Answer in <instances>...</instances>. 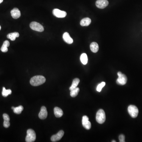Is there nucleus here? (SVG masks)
I'll return each instance as SVG.
<instances>
[{"mask_svg":"<svg viewBox=\"0 0 142 142\" xmlns=\"http://www.w3.org/2000/svg\"><path fill=\"white\" fill-rule=\"evenodd\" d=\"M46 79L44 76L42 75L35 76L32 77L30 80L31 85L34 87L42 85L45 83Z\"/></svg>","mask_w":142,"mask_h":142,"instance_id":"obj_1","label":"nucleus"},{"mask_svg":"<svg viewBox=\"0 0 142 142\" xmlns=\"http://www.w3.org/2000/svg\"><path fill=\"white\" fill-rule=\"evenodd\" d=\"M106 119V114L105 112L102 109H100L96 113V121L98 123L102 124L105 122Z\"/></svg>","mask_w":142,"mask_h":142,"instance_id":"obj_2","label":"nucleus"},{"mask_svg":"<svg viewBox=\"0 0 142 142\" xmlns=\"http://www.w3.org/2000/svg\"><path fill=\"white\" fill-rule=\"evenodd\" d=\"M36 139V134L35 131L32 129H29L27 131V135L25 138L26 142H33Z\"/></svg>","mask_w":142,"mask_h":142,"instance_id":"obj_3","label":"nucleus"},{"mask_svg":"<svg viewBox=\"0 0 142 142\" xmlns=\"http://www.w3.org/2000/svg\"><path fill=\"white\" fill-rule=\"evenodd\" d=\"M128 110L129 115L133 118H135L138 116L139 110L135 106L130 105L128 107Z\"/></svg>","mask_w":142,"mask_h":142,"instance_id":"obj_4","label":"nucleus"},{"mask_svg":"<svg viewBox=\"0 0 142 142\" xmlns=\"http://www.w3.org/2000/svg\"><path fill=\"white\" fill-rule=\"evenodd\" d=\"M117 74L118 78L117 80V83L121 85L126 84L127 82V78L126 75L120 72H118Z\"/></svg>","mask_w":142,"mask_h":142,"instance_id":"obj_5","label":"nucleus"},{"mask_svg":"<svg viewBox=\"0 0 142 142\" xmlns=\"http://www.w3.org/2000/svg\"><path fill=\"white\" fill-rule=\"evenodd\" d=\"M30 27L31 29L36 31L42 32L44 31L43 26L39 23L32 22L30 24Z\"/></svg>","mask_w":142,"mask_h":142,"instance_id":"obj_6","label":"nucleus"},{"mask_svg":"<svg viewBox=\"0 0 142 142\" xmlns=\"http://www.w3.org/2000/svg\"><path fill=\"white\" fill-rule=\"evenodd\" d=\"M53 14L54 16L58 18H64L67 16V13L64 11L60 10L58 9H54L53 10Z\"/></svg>","mask_w":142,"mask_h":142,"instance_id":"obj_7","label":"nucleus"},{"mask_svg":"<svg viewBox=\"0 0 142 142\" xmlns=\"http://www.w3.org/2000/svg\"><path fill=\"white\" fill-rule=\"evenodd\" d=\"M109 4L107 0H98L96 3V5L98 8L103 9L106 8Z\"/></svg>","mask_w":142,"mask_h":142,"instance_id":"obj_8","label":"nucleus"},{"mask_svg":"<svg viewBox=\"0 0 142 142\" xmlns=\"http://www.w3.org/2000/svg\"><path fill=\"white\" fill-rule=\"evenodd\" d=\"M82 124L84 128L86 129L89 130L91 128V123L89 121V118L87 116H84L83 117Z\"/></svg>","mask_w":142,"mask_h":142,"instance_id":"obj_9","label":"nucleus"},{"mask_svg":"<svg viewBox=\"0 0 142 142\" xmlns=\"http://www.w3.org/2000/svg\"><path fill=\"white\" fill-rule=\"evenodd\" d=\"M64 134V131H60L56 134L53 135L51 137V140L52 142H55L59 141L62 138Z\"/></svg>","mask_w":142,"mask_h":142,"instance_id":"obj_10","label":"nucleus"},{"mask_svg":"<svg viewBox=\"0 0 142 142\" xmlns=\"http://www.w3.org/2000/svg\"><path fill=\"white\" fill-rule=\"evenodd\" d=\"M48 111L47 109L45 106H42L41 107L40 112L39 113V117L40 119L43 120L45 119L48 117Z\"/></svg>","mask_w":142,"mask_h":142,"instance_id":"obj_11","label":"nucleus"},{"mask_svg":"<svg viewBox=\"0 0 142 142\" xmlns=\"http://www.w3.org/2000/svg\"><path fill=\"white\" fill-rule=\"evenodd\" d=\"M12 17L14 19H17L20 18L21 16V12L17 8H14L11 11Z\"/></svg>","mask_w":142,"mask_h":142,"instance_id":"obj_12","label":"nucleus"},{"mask_svg":"<svg viewBox=\"0 0 142 142\" xmlns=\"http://www.w3.org/2000/svg\"><path fill=\"white\" fill-rule=\"evenodd\" d=\"M63 39L64 42L68 44H71L73 43V40L71 37L68 32L64 33L63 35Z\"/></svg>","mask_w":142,"mask_h":142,"instance_id":"obj_13","label":"nucleus"},{"mask_svg":"<svg viewBox=\"0 0 142 142\" xmlns=\"http://www.w3.org/2000/svg\"><path fill=\"white\" fill-rule=\"evenodd\" d=\"M3 118H4V127L5 128H8L10 126V123L9 116L7 114H4L3 115Z\"/></svg>","mask_w":142,"mask_h":142,"instance_id":"obj_14","label":"nucleus"},{"mask_svg":"<svg viewBox=\"0 0 142 142\" xmlns=\"http://www.w3.org/2000/svg\"><path fill=\"white\" fill-rule=\"evenodd\" d=\"M54 114L56 117L60 118L62 117L63 115V112L61 108L58 107H55L54 109Z\"/></svg>","mask_w":142,"mask_h":142,"instance_id":"obj_15","label":"nucleus"},{"mask_svg":"<svg viewBox=\"0 0 142 142\" xmlns=\"http://www.w3.org/2000/svg\"><path fill=\"white\" fill-rule=\"evenodd\" d=\"M91 20L88 17L82 19L80 22V25L81 26H88L91 23Z\"/></svg>","mask_w":142,"mask_h":142,"instance_id":"obj_16","label":"nucleus"},{"mask_svg":"<svg viewBox=\"0 0 142 142\" xmlns=\"http://www.w3.org/2000/svg\"><path fill=\"white\" fill-rule=\"evenodd\" d=\"M90 50L93 53H96L99 50V46L98 43L95 42H93L90 45Z\"/></svg>","mask_w":142,"mask_h":142,"instance_id":"obj_17","label":"nucleus"},{"mask_svg":"<svg viewBox=\"0 0 142 142\" xmlns=\"http://www.w3.org/2000/svg\"><path fill=\"white\" fill-rule=\"evenodd\" d=\"M20 34L17 32H13L7 35V37L8 39H10L11 41H14L16 37H19Z\"/></svg>","mask_w":142,"mask_h":142,"instance_id":"obj_18","label":"nucleus"},{"mask_svg":"<svg viewBox=\"0 0 142 142\" xmlns=\"http://www.w3.org/2000/svg\"><path fill=\"white\" fill-rule=\"evenodd\" d=\"M10 45V43L8 41L6 40L4 41L1 49V51L3 53L7 52L8 51V47H9Z\"/></svg>","mask_w":142,"mask_h":142,"instance_id":"obj_19","label":"nucleus"},{"mask_svg":"<svg viewBox=\"0 0 142 142\" xmlns=\"http://www.w3.org/2000/svg\"><path fill=\"white\" fill-rule=\"evenodd\" d=\"M80 80L78 78H75L73 81L72 84V86L70 87V90H72L73 89H75L78 87V85L79 84Z\"/></svg>","mask_w":142,"mask_h":142,"instance_id":"obj_20","label":"nucleus"},{"mask_svg":"<svg viewBox=\"0 0 142 142\" xmlns=\"http://www.w3.org/2000/svg\"><path fill=\"white\" fill-rule=\"evenodd\" d=\"M81 62L84 65L87 64L88 62V57L86 53H83L80 57Z\"/></svg>","mask_w":142,"mask_h":142,"instance_id":"obj_21","label":"nucleus"},{"mask_svg":"<svg viewBox=\"0 0 142 142\" xmlns=\"http://www.w3.org/2000/svg\"><path fill=\"white\" fill-rule=\"evenodd\" d=\"M12 93V91L10 89L6 90L5 87H3V91H2V95L4 97L8 96L9 95L11 94Z\"/></svg>","mask_w":142,"mask_h":142,"instance_id":"obj_22","label":"nucleus"},{"mask_svg":"<svg viewBox=\"0 0 142 142\" xmlns=\"http://www.w3.org/2000/svg\"><path fill=\"white\" fill-rule=\"evenodd\" d=\"M79 92V89L78 87H76L72 90H71L70 96L72 97H75L78 95Z\"/></svg>","mask_w":142,"mask_h":142,"instance_id":"obj_23","label":"nucleus"},{"mask_svg":"<svg viewBox=\"0 0 142 142\" xmlns=\"http://www.w3.org/2000/svg\"><path fill=\"white\" fill-rule=\"evenodd\" d=\"M23 107L22 106H20L17 107H14L13 111L16 114H20L23 111Z\"/></svg>","mask_w":142,"mask_h":142,"instance_id":"obj_24","label":"nucleus"},{"mask_svg":"<svg viewBox=\"0 0 142 142\" xmlns=\"http://www.w3.org/2000/svg\"><path fill=\"white\" fill-rule=\"evenodd\" d=\"M105 84H106V83L104 82H103L99 84L98 86H97V90L98 92H100L101 91V90H102V88L105 86Z\"/></svg>","mask_w":142,"mask_h":142,"instance_id":"obj_25","label":"nucleus"},{"mask_svg":"<svg viewBox=\"0 0 142 142\" xmlns=\"http://www.w3.org/2000/svg\"><path fill=\"white\" fill-rule=\"evenodd\" d=\"M119 139L120 142H125V136L123 134L120 135L119 137Z\"/></svg>","mask_w":142,"mask_h":142,"instance_id":"obj_26","label":"nucleus"},{"mask_svg":"<svg viewBox=\"0 0 142 142\" xmlns=\"http://www.w3.org/2000/svg\"><path fill=\"white\" fill-rule=\"evenodd\" d=\"M3 0H0V4L3 3Z\"/></svg>","mask_w":142,"mask_h":142,"instance_id":"obj_27","label":"nucleus"},{"mask_svg":"<svg viewBox=\"0 0 142 142\" xmlns=\"http://www.w3.org/2000/svg\"><path fill=\"white\" fill-rule=\"evenodd\" d=\"M15 107H12V109H14V108Z\"/></svg>","mask_w":142,"mask_h":142,"instance_id":"obj_28","label":"nucleus"},{"mask_svg":"<svg viewBox=\"0 0 142 142\" xmlns=\"http://www.w3.org/2000/svg\"><path fill=\"white\" fill-rule=\"evenodd\" d=\"M112 142H116V141H115V140H112Z\"/></svg>","mask_w":142,"mask_h":142,"instance_id":"obj_29","label":"nucleus"},{"mask_svg":"<svg viewBox=\"0 0 142 142\" xmlns=\"http://www.w3.org/2000/svg\"><path fill=\"white\" fill-rule=\"evenodd\" d=\"M1 25H0V31H1Z\"/></svg>","mask_w":142,"mask_h":142,"instance_id":"obj_30","label":"nucleus"}]
</instances>
